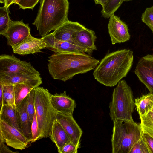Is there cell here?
Returning <instances> with one entry per match:
<instances>
[{
  "label": "cell",
  "instance_id": "obj_4",
  "mask_svg": "<svg viewBox=\"0 0 153 153\" xmlns=\"http://www.w3.org/2000/svg\"><path fill=\"white\" fill-rule=\"evenodd\" d=\"M143 132L140 124L130 120L113 122L111 142L112 153H129L140 140Z\"/></svg>",
  "mask_w": 153,
  "mask_h": 153
},
{
  "label": "cell",
  "instance_id": "obj_15",
  "mask_svg": "<svg viewBox=\"0 0 153 153\" xmlns=\"http://www.w3.org/2000/svg\"><path fill=\"white\" fill-rule=\"evenodd\" d=\"M46 47V43L42 38H35L30 34L19 45L12 49L15 53L25 55L41 52L42 50Z\"/></svg>",
  "mask_w": 153,
  "mask_h": 153
},
{
  "label": "cell",
  "instance_id": "obj_42",
  "mask_svg": "<svg viewBox=\"0 0 153 153\" xmlns=\"http://www.w3.org/2000/svg\"><path fill=\"white\" fill-rule=\"evenodd\" d=\"M132 0H124V1H130Z\"/></svg>",
  "mask_w": 153,
  "mask_h": 153
},
{
  "label": "cell",
  "instance_id": "obj_23",
  "mask_svg": "<svg viewBox=\"0 0 153 153\" xmlns=\"http://www.w3.org/2000/svg\"><path fill=\"white\" fill-rule=\"evenodd\" d=\"M134 103L139 115H145L153 108V94L150 92L135 99Z\"/></svg>",
  "mask_w": 153,
  "mask_h": 153
},
{
  "label": "cell",
  "instance_id": "obj_10",
  "mask_svg": "<svg viewBox=\"0 0 153 153\" xmlns=\"http://www.w3.org/2000/svg\"><path fill=\"white\" fill-rule=\"evenodd\" d=\"M134 72L150 92L153 94V54H148L141 58Z\"/></svg>",
  "mask_w": 153,
  "mask_h": 153
},
{
  "label": "cell",
  "instance_id": "obj_19",
  "mask_svg": "<svg viewBox=\"0 0 153 153\" xmlns=\"http://www.w3.org/2000/svg\"><path fill=\"white\" fill-rule=\"evenodd\" d=\"M27 96L16 109L22 132L25 136L30 142L32 137V122L30 120L27 110Z\"/></svg>",
  "mask_w": 153,
  "mask_h": 153
},
{
  "label": "cell",
  "instance_id": "obj_43",
  "mask_svg": "<svg viewBox=\"0 0 153 153\" xmlns=\"http://www.w3.org/2000/svg\"><path fill=\"white\" fill-rule=\"evenodd\" d=\"M151 110L153 112V108H152Z\"/></svg>",
  "mask_w": 153,
  "mask_h": 153
},
{
  "label": "cell",
  "instance_id": "obj_25",
  "mask_svg": "<svg viewBox=\"0 0 153 153\" xmlns=\"http://www.w3.org/2000/svg\"><path fill=\"white\" fill-rule=\"evenodd\" d=\"M139 116L143 132L153 135V112L151 110L145 115Z\"/></svg>",
  "mask_w": 153,
  "mask_h": 153
},
{
  "label": "cell",
  "instance_id": "obj_13",
  "mask_svg": "<svg viewBox=\"0 0 153 153\" xmlns=\"http://www.w3.org/2000/svg\"><path fill=\"white\" fill-rule=\"evenodd\" d=\"M56 120L61 124L69 136L71 141L80 146L82 131L73 117L57 113Z\"/></svg>",
  "mask_w": 153,
  "mask_h": 153
},
{
  "label": "cell",
  "instance_id": "obj_41",
  "mask_svg": "<svg viewBox=\"0 0 153 153\" xmlns=\"http://www.w3.org/2000/svg\"><path fill=\"white\" fill-rule=\"evenodd\" d=\"M150 29L152 30L153 33V25H152L151 26L149 27Z\"/></svg>",
  "mask_w": 153,
  "mask_h": 153
},
{
  "label": "cell",
  "instance_id": "obj_8",
  "mask_svg": "<svg viewBox=\"0 0 153 153\" xmlns=\"http://www.w3.org/2000/svg\"><path fill=\"white\" fill-rule=\"evenodd\" d=\"M29 24H25L21 20H10L7 28L0 33L7 39L8 45L13 49L22 42L30 34Z\"/></svg>",
  "mask_w": 153,
  "mask_h": 153
},
{
  "label": "cell",
  "instance_id": "obj_12",
  "mask_svg": "<svg viewBox=\"0 0 153 153\" xmlns=\"http://www.w3.org/2000/svg\"><path fill=\"white\" fill-rule=\"evenodd\" d=\"M108 27L113 45L123 43L130 39L127 25L120 18L114 14L109 17Z\"/></svg>",
  "mask_w": 153,
  "mask_h": 153
},
{
  "label": "cell",
  "instance_id": "obj_11",
  "mask_svg": "<svg viewBox=\"0 0 153 153\" xmlns=\"http://www.w3.org/2000/svg\"><path fill=\"white\" fill-rule=\"evenodd\" d=\"M42 38L46 43V48L55 53H91L88 50L80 47L71 42L59 40L54 37L53 33Z\"/></svg>",
  "mask_w": 153,
  "mask_h": 153
},
{
  "label": "cell",
  "instance_id": "obj_28",
  "mask_svg": "<svg viewBox=\"0 0 153 153\" xmlns=\"http://www.w3.org/2000/svg\"><path fill=\"white\" fill-rule=\"evenodd\" d=\"M129 153H152L142 134L140 140L133 146Z\"/></svg>",
  "mask_w": 153,
  "mask_h": 153
},
{
  "label": "cell",
  "instance_id": "obj_24",
  "mask_svg": "<svg viewBox=\"0 0 153 153\" xmlns=\"http://www.w3.org/2000/svg\"><path fill=\"white\" fill-rule=\"evenodd\" d=\"M123 2L124 0H110L107 2L102 7V16L105 18H109L114 14Z\"/></svg>",
  "mask_w": 153,
  "mask_h": 153
},
{
  "label": "cell",
  "instance_id": "obj_31",
  "mask_svg": "<svg viewBox=\"0 0 153 153\" xmlns=\"http://www.w3.org/2000/svg\"><path fill=\"white\" fill-rule=\"evenodd\" d=\"M79 147L80 146L70 141L57 150L59 153H77Z\"/></svg>",
  "mask_w": 153,
  "mask_h": 153
},
{
  "label": "cell",
  "instance_id": "obj_20",
  "mask_svg": "<svg viewBox=\"0 0 153 153\" xmlns=\"http://www.w3.org/2000/svg\"><path fill=\"white\" fill-rule=\"evenodd\" d=\"M49 137L55 144L57 149L71 141L68 134L56 119L53 122Z\"/></svg>",
  "mask_w": 153,
  "mask_h": 153
},
{
  "label": "cell",
  "instance_id": "obj_7",
  "mask_svg": "<svg viewBox=\"0 0 153 153\" xmlns=\"http://www.w3.org/2000/svg\"><path fill=\"white\" fill-rule=\"evenodd\" d=\"M24 74L40 75L30 62L20 60L13 55L0 56V74Z\"/></svg>",
  "mask_w": 153,
  "mask_h": 153
},
{
  "label": "cell",
  "instance_id": "obj_1",
  "mask_svg": "<svg viewBox=\"0 0 153 153\" xmlns=\"http://www.w3.org/2000/svg\"><path fill=\"white\" fill-rule=\"evenodd\" d=\"M48 58L50 74L53 79L64 82L94 70L100 62L85 53H55Z\"/></svg>",
  "mask_w": 153,
  "mask_h": 153
},
{
  "label": "cell",
  "instance_id": "obj_16",
  "mask_svg": "<svg viewBox=\"0 0 153 153\" xmlns=\"http://www.w3.org/2000/svg\"><path fill=\"white\" fill-rule=\"evenodd\" d=\"M85 27L78 22L68 20L52 33L58 40L71 42L76 33Z\"/></svg>",
  "mask_w": 153,
  "mask_h": 153
},
{
  "label": "cell",
  "instance_id": "obj_34",
  "mask_svg": "<svg viewBox=\"0 0 153 153\" xmlns=\"http://www.w3.org/2000/svg\"><path fill=\"white\" fill-rule=\"evenodd\" d=\"M143 138L148 146L152 153H153V135L143 133L142 134Z\"/></svg>",
  "mask_w": 153,
  "mask_h": 153
},
{
  "label": "cell",
  "instance_id": "obj_5",
  "mask_svg": "<svg viewBox=\"0 0 153 153\" xmlns=\"http://www.w3.org/2000/svg\"><path fill=\"white\" fill-rule=\"evenodd\" d=\"M135 106L132 89L124 80L120 81L114 88L109 103V114L113 121L130 120Z\"/></svg>",
  "mask_w": 153,
  "mask_h": 153
},
{
  "label": "cell",
  "instance_id": "obj_6",
  "mask_svg": "<svg viewBox=\"0 0 153 153\" xmlns=\"http://www.w3.org/2000/svg\"><path fill=\"white\" fill-rule=\"evenodd\" d=\"M52 94L47 89L38 86L34 88V105L37 121L39 139L49 137L57 112L50 101Z\"/></svg>",
  "mask_w": 153,
  "mask_h": 153
},
{
  "label": "cell",
  "instance_id": "obj_3",
  "mask_svg": "<svg viewBox=\"0 0 153 153\" xmlns=\"http://www.w3.org/2000/svg\"><path fill=\"white\" fill-rule=\"evenodd\" d=\"M38 13L32 24L39 36H44L68 20V0H40Z\"/></svg>",
  "mask_w": 153,
  "mask_h": 153
},
{
  "label": "cell",
  "instance_id": "obj_29",
  "mask_svg": "<svg viewBox=\"0 0 153 153\" xmlns=\"http://www.w3.org/2000/svg\"><path fill=\"white\" fill-rule=\"evenodd\" d=\"M26 108L31 121L32 122L35 111L34 105V88L27 96Z\"/></svg>",
  "mask_w": 153,
  "mask_h": 153
},
{
  "label": "cell",
  "instance_id": "obj_38",
  "mask_svg": "<svg viewBox=\"0 0 153 153\" xmlns=\"http://www.w3.org/2000/svg\"><path fill=\"white\" fill-rule=\"evenodd\" d=\"M14 0H6L5 4L4 5L7 7H10V6L13 4V3Z\"/></svg>",
  "mask_w": 153,
  "mask_h": 153
},
{
  "label": "cell",
  "instance_id": "obj_33",
  "mask_svg": "<svg viewBox=\"0 0 153 153\" xmlns=\"http://www.w3.org/2000/svg\"><path fill=\"white\" fill-rule=\"evenodd\" d=\"M40 0H21L18 5L20 9L33 10Z\"/></svg>",
  "mask_w": 153,
  "mask_h": 153
},
{
  "label": "cell",
  "instance_id": "obj_14",
  "mask_svg": "<svg viewBox=\"0 0 153 153\" xmlns=\"http://www.w3.org/2000/svg\"><path fill=\"white\" fill-rule=\"evenodd\" d=\"M51 105L58 113L66 115H73L76 106L75 101L66 94V92L58 94L56 93L51 95Z\"/></svg>",
  "mask_w": 153,
  "mask_h": 153
},
{
  "label": "cell",
  "instance_id": "obj_17",
  "mask_svg": "<svg viewBox=\"0 0 153 153\" xmlns=\"http://www.w3.org/2000/svg\"><path fill=\"white\" fill-rule=\"evenodd\" d=\"M96 39L95 32L85 27L76 33L71 42L92 53L97 50L95 44Z\"/></svg>",
  "mask_w": 153,
  "mask_h": 153
},
{
  "label": "cell",
  "instance_id": "obj_44",
  "mask_svg": "<svg viewBox=\"0 0 153 153\" xmlns=\"http://www.w3.org/2000/svg\"><path fill=\"white\" fill-rule=\"evenodd\" d=\"M107 0V2L108 1H110V0Z\"/></svg>",
  "mask_w": 153,
  "mask_h": 153
},
{
  "label": "cell",
  "instance_id": "obj_40",
  "mask_svg": "<svg viewBox=\"0 0 153 153\" xmlns=\"http://www.w3.org/2000/svg\"><path fill=\"white\" fill-rule=\"evenodd\" d=\"M6 0H0L1 3H3L4 5L5 4Z\"/></svg>",
  "mask_w": 153,
  "mask_h": 153
},
{
  "label": "cell",
  "instance_id": "obj_18",
  "mask_svg": "<svg viewBox=\"0 0 153 153\" xmlns=\"http://www.w3.org/2000/svg\"><path fill=\"white\" fill-rule=\"evenodd\" d=\"M0 82L3 85H12L24 83H39L42 84L39 75L24 74H0Z\"/></svg>",
  "mask_w": 153,
  "mask_h": 153
},
{
  "label": "cell",
  "instance_id": "obj_22",
  "mask_svg": "<svg viewBox=\"0 0 153 153\" xmlns=\"http://www.w3.org/2000/svg\"><path fill=\"white\" fill-rule=\"evenodd\" d=\"M0 120L21 131L16 108L4 104L1 107Z\"/></svg>",
  "mask_w": 153,
  "mask_h": 153
},
{
  "label": "cell",
  "instance_id": "obj_26",
  "mask_svg": "<svg viewBox=\"0 0 153 153\" xmlns=\"http://www.w3.org/2000/svg\"><path fill=\"white\" fill-rule=\"evenodd\" d=\"M14 87V85H3L2 105L5 104L13 108H16Z\"/></svg>",
  "mask_w": 153,
  "mask_h": 153
},
{
  "label": "cell",
  "instance_id": "obj_37",
  "mask_svg": "<svg viewBox=\"0 0 153 153\" xmlns=\"http://www.w3.org/2000/svg\"><path fill=\"white\" fill-rule=\"evenodd\" d=\"M96 4H99L102 7L107 2L106 0H94Z\"/></svg>",
  "mask_w": 153,
  "mask_h": 153
},
{
  "label": "cell",
  "instance_id": "obj_2",
  "mask_svg": "<svg viewBox=\"0 0 153 153\" xmlns=\"http://www.w3.org/2000/svg\"><path fill=\"white\" fill-rule=\"evenodd\" d=\"M133 58V52L130 49L118 50L107 54L94 70L95 79L105 86H115L126 76L132 66Z\"/></svg>",
  "mask_w": 153,
  "mask_h": 153
},
{
  "label": "cell",
  "instance_id": "obj_36",
  "mask_svg": "<svg viewBox=\"0 0 153 153\" xmlns=\"http://www.w3.org/2000/svg\"><path fill=\"white\" fill-rule=\"evenodd\" d=\"M3 85L0 82V105L1 107L2 104L3 99Z\"/></svg>",
  "mask_w": 153,
  "mask_h": 153
},
{
  "label": "cell",
  "instance_id": "obj_27",
  "mask_svg": "<svg viewBox=\"0 0 153 153\" xmlns=\"http://www.w3.org/2000/svg\"><path fill=\"white\" fill-rule=\"evenodd\" d=\"M9 7L4 6L0 7V33L5 30L11 20Z\"/></svg>",
  "mask_w": 153,
  "mask_h": 153
},
{
  "label": "cell",
  "instance_id": "obj_35",
  "mask_svg": "<svg viewBox=\"0 0 153 153\" xmlns=\"http://www.w3.org/2000/svg\"><path fill=\"white\" fill-rule=\"evenodd\" d=\"M5 142H0V153H18L17 152H14L11 150L4 144Z\"/></svg>",
  "mask_w": 153,
  "mask_h": 153
},
{
  "label": "cell",
  "instance_id": "obj_32",
  "mask_svg": "<svg viewBox=\"0 0 153 153\" xmlns=\"http://www.w3.org/2000/svg\"><path fill=\"white\" fill-rule=\"evenodd\" d=\"M31 143H34L39 139L38 126L35 111L31 126Z\"/></svg>",
  "mask_w": 153,
  "mask_h": 153
},
{
  "label": "cell",
  "instance_id": "obj_39",
  "mask_svg": "<svg viewBox=\"0 0 153 153\" xmlns=\"http://www.w3.org/2000/svg\"><path fill=\"white\" fill-rule=\"evenodd\" d=\"M21 0H14L13 4H17L18 5Z\"/></svg>",
  "mask_w": 153,
  "mask_h": 153
},
{
  "label": "cell",
  "instance_id": "obj_21",
  "mask_svg": "<svg viewBox=\"0 0 153 153\" xmlns=\"http://www.w3.org/2000/svg\"><path fill=\"white\" fill-rule=\"evenodd\" d=\"M42 84L39 83H24L15 85L14 91L16 108L33 89Z\"/></svg>",
  "mask_w": 153,
  "mask_h": 153
},
{
  "label": "cell",
  "instance_id": "obj_30",
  "mask_svg": "<svg viewBox=\"0 0 153 153\" xmlns=\"http://www.w3.org/2000/svg\"><path fill=\"white\" fill-rule=\"evenodd\" d=\"M141 19L149 27L153 25V6L146 9L142 13Z\"/></svg>",
  "mask_w": 153,
  "mask_h": 153
},
{
  "label": "cell",
  "instance_id": "obj_9",
  "mask_svg": "<svg viewBox=\"0 0 153 153\" xmlns=\"http://www.w3.org/2000/svg\"><path fill=\"white\" fill-rule=\"evenodd\" d=\"M0 131L7 145L15 149L22 150L31 146V142L22 132L8 123L0 120Z\"/></svg>",
  "mask_w": 153,
  "mask_h": 153
}]
</instances>
